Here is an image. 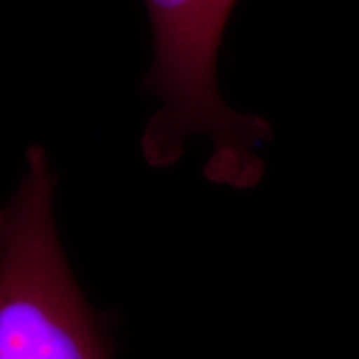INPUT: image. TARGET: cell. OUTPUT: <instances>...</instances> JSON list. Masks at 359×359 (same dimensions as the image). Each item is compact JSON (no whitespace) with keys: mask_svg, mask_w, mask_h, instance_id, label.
Listing matches in <instances>:
<instances>
[{"mask_svg":"<svg viewBox=\"0 0 359 359\" xmlns=\"http://www.w3.org/2000/svg\"><path fill=\"white\" fill-rule=\"evenodd\" d=\"M236 0H145L155 57L143 88L161 102L142 137L143 158L168 168L191 135H205L215 151L205 167L213 183L253 188L263 178L255 148L271 138L264 118L238 114L217 85V57Z\"/></svg>","mask_w":359,"mask_h":359,"instance_id":"cell-1","label":"cell"},{"mask_svg":"<svg viewBox=\"0 0 359 359\" xmlns=\"http://www.w3.org/2000/svg\"><path fill=\"white\" fill-rule=\"evenodd\" d=\"M25 163L0 205V359H114L110 318L87 302L58 238L45 148Z\"/></svg>","mask_w":359,"mask_h":359,"instance_id":"cell-2","label":"cell"}]
</instances>
